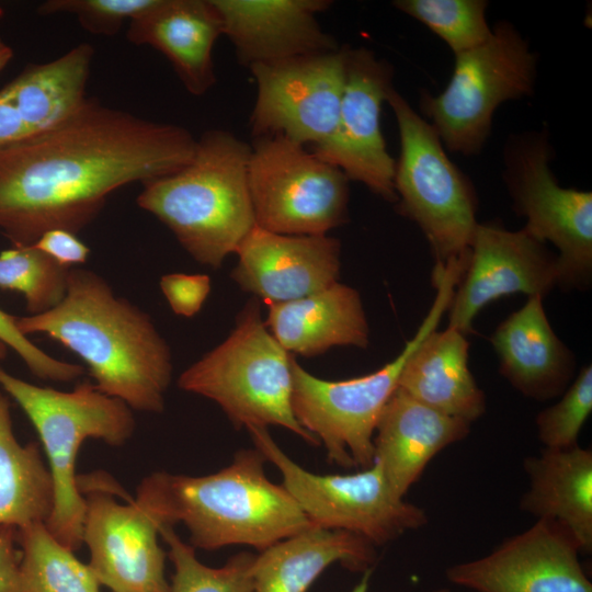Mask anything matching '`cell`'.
<instances>
[{"label": "cell", "instance_id": "obj_1", "mask_svg": "<svg viewBox=\"0 0 592 592\" xmlns=\"http://www.w3.org/2000/svg\"><path fill=\"white\" fill-rule=\"evenodd\" d=\"M195 147L182 126L88 99L60 123L0 147V232L12 246L52 229L77 235L111 193L179 170Z\"/></svg>", "mask_w": 592, "mask_h": 592}, {"label": "cell", "instance_id": "obj_2", "mask_svg": "<svg viewBox=\"0 0 592 592\" xmlns=\"http://www.w3.org/2000/svg\"><path fill=\"white\" fill-rule=\"evenodd\" d=\"M15 322L24 335L46 334L77 354L101 392L132 410L163 412L173 373L171 349L150 316L116 296L98 273L70 267L60 303Z\"/></svg>", "mask_w": 592, "mask_h": 592}, {"label": "cell", "instance_id": "obj_3", "mask_svg": "<svg viewBox=\"0 0 592 592\" xmlns=\"http://www.w3.org/2000/svg\"><path fill=\"white\" fill-rule=\"evenodd\" d=\"M265 462L254 447L206 476L155 471L134 500L160 526L183 523L194 548L246 545L262 551L314 526L287 490L266 477Z\"/></svg>", "mask_w": 592, "mask_h": 592}, {"label": "cell", "instance_id": "obj_4", "mask_svg": "<svg viewBox=\"0 0 592 592\" xmlns=\"http://www.w3.org/2000/svg\"><path fill=\"white\" fill-rule=\"evenodd\" d=\"M251 146L209 129L191 160L143 184L137 205L158 218L198 263L219 269L255 226L248 184Z\"/></svg>", "mask_w": 592, "mask_h": 592}, {"label": "cell", "instance_id": "obj_5", "mask_svg": "<svg viewBox=\"0 0 592 592\" xmlns=\"http://www.w3.org/2000/svg\"><path fill=\"white\" fill-rule=\"evenodd\" d=\"M0 388L27 415L48 460L54 504L45 525L58 542L76 551L82 545L86 510L76 474L80 446L88 439L124 445L136 429L133 410L90 382L61 391L36 386L0 367Z\"/></svg>", "mask_w": 592, "mask_h": 592}, {"label": "cell", "instance_id": "obj_6", "mask_svg": "<svg viewBox=\"0 0 592 592\" xmlns=\"http://www.w3.org/2000/svg\"><path fill=\"white\" fill-rule=\"evenodd\" d=\"M462 270L453 264L433 271L436 295L415 334L379 369L344 380L307 372L293 357L292 410L295 419L326 449L329 463L358 470L374 463V434L382 411L398 387L401 371L422 340L448 310Z\"/></svg>", "mask_w": 592, "mask_h": 592}, {"label": "cell", "instance_id": "obj_7", "mask_svg": "<svg viewBox=\"0 0 592 592\" xmlns=\"http://www.w3.org/2000/svg\"><path fill=\"white\" fill-rule=\"evenodd\" d=\"M292 361L269 331L253 297L230 334L184 369L178 386L216 402L237 429L282 426L319 445L292 410Z\"/></svg>", "mask_w": 592, "mask_h": 592}, {"label": "cell", "instance_id": "obj_8", "mask_svg": "<svg viewBox=\"0 0 592 592\" xmlns=\"http://www.w3.org/2000/svg\"><path fill=\"white\" fill-rule=\"evenodd\" d=\"M386 102L400 139L394 177L396 210L420 228L435 262L465 257L478 225L473 181L449 159L432 125L395 87Z\"/></svg>", "mask_w": 592, "mask_h": 592}, {"label": "cell", "instance_id": "obj_9", "mask_svg": "<svg viewBox=\"0 0 592 592\" xmlns=\"http://www.w3.org/2000/svg\"><path fill=\"white\" fill-rule=\"evenodd\" d=\"M538 56L509 21H499L481 45L455 55L452 77L437 95L420 92L419 107L445 149L479 155L497 109L534 93Z\"/></svg>", "mask_w": 592, "mask_h": 592}, {"label": "cell", "instance_id": "obj_10", "mask_svg": "<svg viewBox=\"0 0 592 592\" xmlns=\"http://www.w3.org/2000/svg\"><path fill=\"white\" fill-rule=\"evenodd\" d=\"M555 150L546 127L511 134L503 147L502 179L522 228L558 250L561 287L585 289L592 280V193L562 187L549 162Z\"/></svg>", "mask_w": 592, "mask_h": 592}, {"label": "cell", "instance_id": "obj_11", "mask_svg": "<svg viewBox=\"0 0 592 592\" xmlns=\"http://www.w3.org/2000/svg\"><path fill=\"white\" fill-rule=\"evenodd\" d=\"M247 430L255 448L280 470L282 486L312 525L358 535L376 547L428 524L425 510L397 496L377 463L353 474H315L295 463L267 429Z\"/></svg>", "mask_w": 592, "mask_h": 592}, {"label": "cell", "instance_id": "obj_12", "mask_svg": "<svg viewBox=\"0 0 592 592\" xmlns=\"http://www.w3.org/2000/svg\"><path fill=\"white\" fill-rule=\"evenodd\" d=\"M349 179L282 135L254 138L248 184L255 226L281 235H327L349 220Z\"/></svg>", "mask_w": 592, "mask_h": 592}, {"label": "cell", "instance_id": "obj_13", "mask_svg": "<svg viewBox=\"0 0 592 592\" xmlns=\"http://www.w3.org/2000/svg\"><path fill=\"white\" fill-rule=\"evenodd\" d=\"M346 46L249 69L257 82L250 116L257 137L282 135L299 145L317 146L338 122L345 81Z\"/></svg>", "mask_w": 592, "mask_h": 592}, {"label": "cell", "instance_id": "obj_14", "mask_svg": "<svg viewBox=\"0 0 592 592\" xmlns=\"http://www.w3.org/2000/svg\"><path fill=\"white\" fill-rule=\"evenodd\" d=\"M394 87V67L366 47L346 46L345 81L334 130L312 152L364 184L383 200L396 203V160L380 129V111Z\"/></svg>", "mask_w": 592, "mask_h": 592}, {"label": "cell", "instance_id": "obj_15", "mask_svg": "<svg viewBox=\"0 0 592 592\" xmlns=\"http://www.w3.org/2000/svg\"><path fill=\"white\" fill-rule=\"evenodd\" d=\"M561 287L557 253L523 229L512 231L500 223H478L467 265L455 288L448 328L465 335L491 301L516 293L545 297Z\"/></svg>", "mask_w": 592, "mask_h": 592}, {"label": "cell", "instance_id": "obj_16", "mask_svg": "<svg viewBox=\"0 0 592 592\" xmlns=\"http://www.w3.org/2000/svg\"><path fill=\"white\" fill-rule=\"evenodd\" d=\"M580 554L568 528L536 520L489 554L448 567L445 574L473 592H592Z\"/></svg>", "mask_w": 592, "mask_h": 592}, {"label": "cell", "instance_id": "obj_17", "mask_svg": "<svg viewBox=\"0 0 592 592\" xmlns=\"http://www.w3.org/2000/svg\"><path fill=\"white\" fill-rule=\"evenodd\" d=\"M86 510L82 544L100 584L113 592H170L166 554L159 545L160 524L135 500L122 504L112 487L81 489Z\"/></svg>", "mask_w": 592, "mask_h": 592}, {"label": "cell", "instance_id": "obj_18", "mask_svg": "<svg viewBox=\"0 0 592 592\" xmlns=\"http://www.w3.org/2000/svg\"><path fill=\"white\" fill-rule=\"evenodd\" d=\"M236 254L231 278L266 306L299 299L339 282L341 242L328 235H281L254 226Z\"/></svg>", "mask_w": 592, "mask_h": 592}, {"label": "cell", "instance_id": "obj_19", "mask_svg": "<svg viewBox=\"0 0 592 592\" xmlns=\"http://www.w3.org/2000/svg\"><path fill=\"white\" fill-rule=\"evenodd\" d=\"M221 21L223 35L235 47L238 60L250 68L299 56L339 49L322 31L317 15L328 0H212Z\"/></svg>", "mask_w": 592, "mask_h": 592}, {"label": "cell", "instance_id": "obj_20", "mask_svg": "<svg viewBox=\"0 0 592 592\" xmlns=\"http://www.w3.org/2000/svg\"><path fill=\"white\" fill-rule=\"evenodd\" d=\"M471 423L436 411L396 388L378 419L374 462L395 493L405 498L428 464L465 440Z\"/></svg>", "mask_w": 592, "mask_h": 592}, {"label": "cell", "instance_id": "obj_21", "mask_svg": "<svg viewBox=\"0 0 592 592\" xmlns=\"http://www.w3.org/2000/svg\"><path fill=\"white\" fill-rule=\"evenodd\" d=\"M543 299L528 297L490 338L501 375L523 396L537 401L561 396L576 372L574 355L553 330Z\"/></svg>", "mask_w": 592, "mask_h": 592}, {"label": "cell", "instance_id": "obj_22", "mask_svg": "<svg viewBox=\"0 0 592 592\" xmlns=\"http://www.w3.org/2000/svg\"><path fill=\"white\" fill-rule=\"evenodd\" d=\"M223 35L212 0H156L129 21L127 39L148 45L171 62L185 89L200 96L216 83L213 47Z\"/></svg>", "mask_w": 592, "mask_h": 592}, {"label": "cell", "instance_id": "obj_23", "mask_svg": "<svg viewBox=\"0 0 592 592\" xmlns=\"http://www.w3.org/2000/svg\"><path fill=\"white\" fill-rule=\"evenodd\" d=\"M264 322L288 353L305 357L333 346L366 349L369 344L361 295L340 282L299 299L269 305Z\"/></svg>", "mask_w": 592, "mask_h": 592}, {"label": "cell", "instance_id": "obj_24", "mask_svg": "<svg viewBox=\"0 0 592 592\" xmlns=\"http://www.w3.org/2000/svg\"><path fill=\"white\" fill-rule=\"evenodd\" d=\"M528 489L519 506L536 520L558 522L570 531L582 554L592 551V451L543 448L524 458Z\"/></svg>", "mask_w": 592, "mask_h": 592}, {"label": "cell", "instance_id": "obj_25", "mask_svg": "<svg viewBox=\"0 0 592 592\" xmlns=\"http://www.w3.org/2000/svg\"><path fill=\"white\" fill-rule=\"evenodd\" d=\"M468 350L460 331L433 330L408 357L398 388L436 411L473 423L486 412V396L469 369Z\"/></svg>", "mask_w": 592, "mask_h": 592}, {"label": "cell", "instance_id": "obj_26", "mask_svg": "<svg viewBox=\"0 0 592 592\" xmlns=\"http://www.w3.org/2000/svg\"><path fill=\"white\" fill-rule=\"evenodd\" d=\"M376 560L375 546L367 539L314 525L255 556L253 592H307L333 563L364 572L372 569Z\"/></svg>", "mask_w": 592, "mask_h": 592}, {"label": "cell", "instance_id": "obj_27", "mask_svg": "<svg viewBox=\"0 0 592 592\" xmlns=\"http://www.w3.org/2000/svg\"><path fill=\"white\" fill-rule=\"evenodd\" d=\"M94 48L81 43L58 58L27 65L1 91L35 134L66 119L88 100Z\"/></svg>", "mask_w": 592, "mask_h": 592}, {"label": "cell", "instance_id": "obj_28", "mask_svg": "<svg viewBox=\"0 0 592 592\" xmlns=\"http://www.w3.org/2000/svg\"><path fill=\"white\" fill-rule=\"evenodd\" d=\"M53 504V481L38 445L19 443L9 399L0 389V524L45 523Z\"/></svg>", "mask_w": 592, "mask_h": 592}, {"label": "cell", "instance_id": "obj_29", "mask_svg": "<svg viewBox=\"0 0 592 592\" xmlns=\"http://www.w3.org/2000/svg\"><path fill=\"white\" fill-rule=\"evenodd\" d=\"M18 543L23 592H100L101 584L89 565L58 542L45 523L18 528Z\"/></svg>", "mask_w": 592, "mask_h": 592}, {"label": "cell", "instance_id": "obj_30", "mask_svg": "<svg viewBox=\"0 0 592 592\" xmlns=\"http://www.w3.org/2000/svg\"><path fill=\"white\" fill-rule=\"evenodd\" d=\"M69 270L34 246H12L0 251V288L21 293L30 315L45 312L60 303Z\"/></svg>", "mask_w": 592, "mask_h": 592}, {"label": "cell", "instance_id": "obj_31", "mask_svg": "<svg viewBox=\"0 0 592 592\" xmlns=\"http://www.w3.org/2000/svg\"><path fill=\"white\" fill-rule=\"evenodd\" d=\"M159 535L169 547L168 556L174 573L170 592H253L252 567L254 554L244 551L232 556L220 568L202 563L194 547L184 543L172 525H161Z\"/></svg>", "mask_w": 592, "mask_h": 592}, {"label": "cell", "instance_id": "obj_32", "mask_svg": "<svg viewBox=\"0 0 592 592\" xmlns=\"http://www.w3.org/2000/svg\"><path fill=\"white\" fill-rule=\"evenodd\" d=\"M392 5L424 24L454 56L481 45L492 32L485 0H396Z\"/></svg>", "mask_w": 592, "mask_h": 592}, {"label": "cell", "instance_id": "obj_33", "mask_svg": "<svg viewBox=\"0 0 592 592\" xmlns=\"http://www.w3.org/2000/svg\"><path fill=\"white\" fill-rule=\"evenodd\" d=\"M592 411V366H583L559 401L535 419L543 448L568 449L578 444L583 424Z\"/></svg>", "mask_w": 592, "mask_h": 592}, {"label": "cell", "instance_id": "obj_34", "mask_svg": "<svg viewBox=\"0 0 592 592\" xmlns=\"http://www.w3.org/2000/svg\"><path fill=\"white\" fill-rule=\"evenodd\" d=\"M156 0H47L38 5L41 15H75L87 32L112 36L124 22L138 16L155 4Z\"/></svg>", "mask_w": 592, "mask_h": 592}, {"label": "cell", "instance_id": "obj_35", "mask_svg": "<svg viewBox=\"0 0 592 592\" xmlns=\"http://www.w3.org/2000/svg\"><path fill=\"white\" fill-rule=\"evenodd\" d=\"M15 321V316L0 309V341L19 355L34 376L52 382H71L82 376L83 366L47 354L19 330Z\"/></svg>", "mask_w": 592, "mask_h": 592}, {"label": "cell", "instance_id": "obj_36", "mask_svg": "<svg viewBox=\"0 0 592 592\" xmlns=\"http://www.w3.org/2000/svg\"><path fill=\"white\" fill-rule=\"evenodd\" d=\"M159 286L172 311L191 318L202 309L212 284L207 274L169 273L161 276Z\"/></svg>", "mask_w": 592, "mask_h": 592}, {"label": "cell", "instance_id": "obj_37", "mask_svg": "<svg viewBox=\"0 0 592 592\" xmlns=\"http://www.w3.org/2000/svg\"><path fill=\"white\" fill-rule=\"evenodd\" d=\"M66 267L83 264L91 250L76 234L65 229H52L32 244Z\"/></svg>", "mask_w": 592, "mask_h": 592}, {"label": "cell", "instance_id": "obj_38", "mask_svg": "<svg viewBox=\"0 0 592 592\" xmlns=\"http://www.w3.org/2000/svg\"><path fill=\"white\" fill-rule=\"evenodd\" d=\"M18 528L0 524V592H23L20 577L21 553Z\"/></svg>", "mask_w": 592, "mask_h": 592}, {"label": "cell", "instance_id": "obj_39", "mask_svg": "<svg viewBox=\"0 0 592 592\" xmlns=\"http://www.w3.org/2000/svg\"><path fill=\"white\" fill-rule=\"evenodd\" d=\"M35 135L13 102L0 90V147Z\"/></svg>", "mask_w": 592, "mask_h": 592}, {"label": "cell", "instance_id": "obj_40", "mask_svg": "<svg viewBox=\"0 0 592 592\" xmlns=\"http://www.w3.org/2000/svg\"><path fill=\"white\" fill-rule=\"evenodd\" d=\"M13 58V49L0 37V72Z\"/></svg>", "mask_w": 592, "mask_h": 592}, {"label": "cell", "instance_id": "obj_41", "mask_svg": "<svg viewBox=\"0 0 592 592\" xmlns=\"http://www.w3.org/2000/svg\"><path fill=\"white\" fill-rule=\"evenodd\" d=\"M372 571H373L372 569H368V570L364 571L361 580L358 581V583L354 587V589L351 592H368L369 579H371V576H372ZM443 590L444 589H440V590H435V591H432V592H443Z\"/></svg>", "mask_w": 592, "mask_h": 592}, {"label": "cell", "instance_id": "obj_42", "mask_svg": "<svg viewBox=\"0 0 592 592\" xmlns=\"http://www.w3.org/2000/svg\"><path fill=\"white\" fill-rule=\"evenodd\" d=\"M8 354V348L5 344H3L1 341H0V361H2L3 358H5Z\"/></svg>", "mask_w": 592, "mask_h": 592}, {"label": "cell", "instance_id": "obj_43", "mask_svg": "<svg viewBox=\"0 0 592 592\" xmlns=\"http://www.w3.org/2000/svg\"><path fill=\"white\" fill-rule=\"evenodd\" d=\"M443 592H451V591H449V590H447V589H444V590H443Z\"/></svg>", "mask_w": 592, "mask_h": 592}]
</instances>
